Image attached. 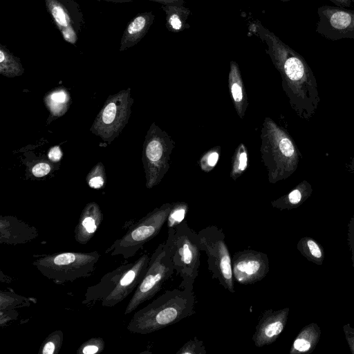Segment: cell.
Wrapping results in <instances>:
<instances>
[{
	"label": "cell",
	"mask_w": 354,
	"mask_h": 354,
	"mask_svg": "<svg viewBox=\"0 0 354 354\" xmlns=\"http://www.w3.org/2000/svg\"><path fill=\"white\" fill-rule=\"evenodd\" d=\"M198 245L207 257L208 270L214 279L231 293L235 292L232 269V257L225 243V236L216 225H209L198 232Z\"/></svg>",
	"instance_id": "obj_8"
},
{
	"label": "cell",
	"mask_w": 354,
	"mask_h": 354,
	"mask_svg": "<svg viewBox=\"0 0 354 354\" xmlns=\"http://www.w3.org/2000/svg\"><path fill=\"white\" fill-rule=\"evenodd\" d=\"M46 8L61 31L71 24V19L63 5L57 0H45Z\"/></svg>",
	"instance_id": "obj_24"
},
{
	"label": "cell",
	"mask_w": 354,
	"mask_h": 354,
	"mask_svg": "<svg viewBox=\"0 0 354 354\" xmlns=\"http://www.w3.org/2000/svg\"><path fill=\"white\" fill-rule=\"evenodd\" d=\"M195 304L193 289L179 288L166 290L134 313L127 330L142 335L159 330L192 316L195 313Z\"/></svg>",
	"instance_id": "obj_2"
},
{
	"label": "cell",
	"mask_w": 354,
	"mask_h": 354,
	"mask_svg": "<svg viewBox=\"0 0 354 354\" xmlns=\"http://www.w3.org/2000/svg\"><path fill=\"white\" fill-rule=\"evenodd\" d=\"M62 156V152L59 146L53 147L48 151V157L53 162H58Z\"/></svg>",
	"instance_id": "obj_35"
},
{
	"label": "cell",
	"mask_w": 354,
	"mask_h": 354,
	"mask_svg": "<svg viewBox=\"0 0 354 354\" xmlns=\"http://www.w3.org/2000/svg\"><path fill=\"white\" fill-rule=\"evenodd\" d=\"M172 203L156 207L133 224L106 251L111 256L121 255L124 259L133 257L143 245L158 234L166 223Z\"/></svg>",
	"instance_id": "obj_9"
},
{
	"label": "cell",
	"mask_w": 354,
	"mask_h": 354,
	"mask_svg": "<svg viewBox=\"0 0 354 354\" xmlns=\"http://www.w3.org/2000/svg\"><path fill=\"white\" fill-rule=\"evenodd\" d=\"M93 339L88 341V344H84V346L82 348H80V349L78 351L79 353L82 354H95L100 351V346L97 344L100 343H104V342H101L98 343L97 344H93Z\"/></svg>",
	"instance_id": "obj_32"
},
{
	"label": "cell",
	"mask_w": 354,
	"mask_h": 354,
	"mask_svg": "<svg viewBox=\"0 0 354 354\" xmlns=\"http://www.w3.org/2000/svg\"><path fill=\"white\" fill-rule=\"evenodd\" d=\"M315 31L327 39H354V10L323 5L317 8Z\"/></svg>",
	"instance_id": "obj_12"
},
{
	"label": "cell",
	"mask_w": 354,
	"mask_h": 354,
	"mask_svg": "<svg viewBox=\"0 0 354 354\" xmlns=\"http://www.w3.org/2000/svg\"><path fill=\"white\" fill-rule=\"evenodd\" d=\"M166 14V28L171 32H180L187 27V19L191 11L184 5H162Z\"/></svg>",
	"instance_id": "obj_19"
},
{
	"label": "cell",
	"mask_w": 354,
	"mask_h": 354,
	"mask_svg": "<svg viewBox=\"0 0 354 354\" xmlns=\"http://www.w3.org/2000/svg\"><path fill=\"white\" fill-rule=\"evenodd\" d=\"M166 241L171 247L174 271L182 279L179 288L193 289L200 266L198 232L184 220L177 225L174 235L167 236Z\"/></svg>",
	"instance_id": "obj_6"
},
{
	"label": "cell",
	"mask_w": 354,
	"mask_h": 354,
	"mask_svg": "<svg viewBox=\"0 0 354 354\" xmlns=\"http://www.w3.org/2000/svg\"><path fill=\"white\" fill-rule=\"evenodd\" d=\"M232 269L234 281L241 285L254 284L269 272L268 256L251 249L236 252L232 257Z\"/></svg>",
	"instance_id": "obj_13"
},
{
	"label": "cell",
	"mask_w": 354,
	"mask_h": 354,
	"mask_svg": "<svg viewBox=\"0 0 354 354\" xmlns=\"http://www.w3.org/2000/svg\"><path fill=\"white\" fill-rule=\"evenodd\" d=\"M280 1L286 2V1H289L290 0H280Z\"/></svg>",
	"instance_id": "obj_41"
},
{
	"label": "cell",
	"mask_w": 354,
	"mask_h": 354,
	"mask_svg": "<svg viewBox=\"0 0 354 354\" xmlns=\"http://www.w3.org/2000/svg\"><path fill=\"white\" fill-rule=\"evenodd\" d=\"M150 257L142 254L135 262L121 265L106 274L95 285L87 288L82 304L101 301L106 307L113 306L136 289L146 272Z\"/></svg>",
	"instance_id": "obj_4"
},
{
	"label": "cell",
	"mask_w": 354,
	"mask_h": 354,
	"mask_svg": "<svg viewBox=\"0 0 354 354\" xmlns=\"http://www.w3.org/2000/svg\"><path fill=\"white\" fill-rule=\"evenodd\" d=\"M102 219V212L97 203H88L83 209L75 230V238L86 244L93 236Z\"/></svg>",
	"instance_id": "obj_15"
},
{
	"label": "cell",
	"mask_w": 354,
	"mask_h": 354,
	"mask_svg": "<svg viewBox=\"0 0 354 354\" xmlns=\"http://www.w3.org/2000/svg\"><path fill=\"white\" fill-rule=\"evenodd\" d=\"M312 191V185L304 180L289 193L272 201L271 205L281 210L296 208L310 196Z\"/></svg>",
	"instance_id": "obj_18"
},
{
	"label": "cell",
	"mask_w": 354,
	"mask_h": 354,
	"mask_svg": "<svg viewBox=\"0 0 354 354\" xmlns=\"http://www.w3.org/2000/svg\"><path fill=\"white\" fill-rule=\"evenodd\" d=\"M264 41L266 53L281 77L283 91L297 115L307 121L316 113L320 97L315 76L306 59L259 21L250 27Z\"/></svg>",
	"instance_id": "obj_1"
},
{
	"label": "cell",
	"mask_w": 354,
	"mask_h": 354,
	"mask_svg": "<svg viewBox=\"0 0 354 354\" xmlns=\"http://www.w3.org/2000/svg\"><path fill=\"white\" fill-rule=\"evenodd\" d=\"M230 176L236 180L247 169L248 165V149L243 143H240L236 148L232 158Z\"/></svg>",
	"instance_id": "obj_22"
},
{
	"label": "cell",
	"mask_w": 354,
	"mask_h": 354,
	"mask_svg": "<svg viewBox=\"0 0 354 354\" xmlns=\"http://www.w3.org/2000/svg\"><path fill=\"white\" fill-rule=\"evenodd\" d=\"M207 351L203 341L194 337L185 342L176 352V354H206Z\"/></svg>",
	"instance_id": "obj_29"
},
{
	"label": "cell",
	"mask_w": 354,
	"mask_h": 354,
	"mask_svg": "<svg viewBox=\"0 0 354 354\" xmlns=\"http://www.w3.org/2000/svg\"><path fill=\"white\" fill-rule=\"evenodd\" d=\"M51 171V166L46 162L37 163L32 169V173L35 177H43Z\"/></svg>",
	"instance_id": "obj_31"
},
{
	"label": "cell",
	"mask_w": 354,
	"mask_h": 354,
	"mask_svg": "<svg viewBox=\"0 0 354 354\" xmlns=\"http://www.w3.org/2000/svg\"><path fill=\"white\" fill-rule=\"evenodd\" d=\"M100 257L97 252H60L40 257L33 265L44 277L55 283L62 284L89 277Z\"/></svg>",
	"instance_id": "obj_5"
},
{
	"label": "cell",
	"mask_w": 354,
	"mask_h": 354,
	"mask_svg": "<svg viewBox=\"0 0 354 354\" xmlns=\"http://www.w3.org/2000/svg\"><path fill=\"white\" fill-rule=\"evenodd\" d=\"M260 137L261 159L267 169L268 182L274 184L293 174L302 156L286 129L266 117Z\"/></svg>",
	"instance_id": "obj_3"
},
{
	"label": "cell",
	"mask_w": 354,
	"mask_h": 354,
	"mask_svg": "<svg viewBox=\"0 0 354 354\" xmlns=\"http://www.w3.org/2000/svg\"><path fill=\"white\" fill-rule=\"evenodd\" d=\"M344 330L350 348L354 353V330L349 325H346L344 326Z\"/></svg>",
	"instance_id": "obj_36"
},
{
	"label": "cell",
	"mask_w": 354,
	"mask_h": 354,
	"mask_svg": "<svg viewBox=\"0 0 354 354\" xmlns=\"http://www.w3.org/2000/svg\"><path fill=\"white\" fill-rule=\"evenodd\" d=\"M228 88L235 111L242 119L248 106V100L239 65L235 61L230 64Z\"/></svg>",
	"instance_id": "obj_17"
},
{
	"label": "cell",
	"mask_w": 354,
	"mask_h": 354,
	"mask_svg": "<svg viewBox=\"0 0 354 354\" xmlns=\"http://www.w3.org/2000/svg\"><path fill=\"white\" fill-rule=\"evenodd\" d=\"M336 6L348 8L351 6L354 0H329Z\"/></svg>",
	"instance_id": "obj_37"
},
{
	"label": "cell",
	"mask_w": 354,
	"mask_h": 354,
	"mask_svg": "<svg viewBox=\"0 0 354 354\" xmlns=\"http://www.w3.org/2000/svg\"><path fill=\"white\" fill-rule=\"evenodd\" d=\"M86 183L93 189H100L104 185L106 174L102 162H98L88 174Z\"/></svg>",
	"instance_id": "obj_27"
},
{
	"label": "cell",
	"mask_w": 354,
	"mask_h": 354,
	"mask_svg": "<svg viewBox=\"0 0 354 354\" xmlns=\"http://www.w3.org/2000/svg\"><path fill=\"white\" fill-rule=\"evenodd\" d=\"M318 337L314 326H308L304 328L294 340L290 353L295 354L309 351L316 345Z\"/></svg>",
	"instance_id": "obj_21"
},
{
	"label": "cell",
	"mask_w": 354,
	"mask_h": 354,
	"mask_svg": "<svg viewBox=\"0 0 354 354\" xmlns=\"http://www.w3.org/2000/svg\"><path fill=\"white\" fill-rule=\"evenodd\" d=\"M348 241L352 252V261L354 267V216L351 218L348 224Z\"/></svg>",
	"instance_id": "obj_34"
},
{
	"label": "cell",
	"mask_w": 354,
	"mask_h": 354,
	"mask_svg": "<svg viewBox=\"0 0 354 354\" xmlns=\"http://www.w3.org/2000/svg\"><path fill=\"white\" fill-rule=\"evenodd\" d=\"M155 16L152 12L138 14L126 27L120 41V51L137 44L147 34Z\"/></svg>",
	"instance_id": "obj_16"
},
{
	"label": "cell",
	"mask_w": 354,
	"mask_h": 354,
	"mask_svg": "<svg viewBox=\"0 0 354 354\" xmlns=\"http://www.w3.org/2000/svg\"><path fill=\"white\" fill-rule=\"evenodd\" d=\"M60 32L66 41L72 44H75L76 43L77 37L72 25L62 29Z\"/></svg>",
	"instance_id": "obj_33"
},
{
	"label": "cell",
	"mask_w": 354,
	"mask_h": 354,
	"mask_svg": "<svg viewBox=\"0 0 354 354\" xmlns=\"http://www.w3.org/2000/svg\"><path fill=\"white\" fill-rule=\"evenodd\" d=\"M161 3L162 5H184L185 0H151Z\"/></svg>",
	"instance_id": "obj_38"
},
{
	"label": "cell",
	"mask_w": 354,
	"mask_h": 354,
	"mask_svg": "<svg viewBox=\"0 0 354 354\" xmlns=\"http://www.w3.org/2000/svg\"><path fill=\"white\" fill-rule=\"evenodd\" d=\"M174 147L171 137L153 122L145 136L142 154L147 188L151 189L162 181L170 168Z\"/></svg>",
	"instance_id": "obj_7"
},
{
	"label": "cell",
	"mask_w": 354,
	"mask_h": 354,
	"mask_svg": "<svg viewBox=\"0 0 354 354\" xmlns=\"http://www.w3.org/2000/svg\"><path fill=\"white\" fill-rule=\"evenodd\" d=\"M106 1L113 2V3H125L132 1L133 0H104Z\"/></svg>",
	"instance_id": "obj_40"
},
{
	"label": "cell",
	"mask_w": 354,
	"mask_h": 354,
	"mask_svg": "<svg viewBox=\"0 0 354 354\" xmlns=\"http://www.w3.org/2000/svg\"><path fill=\"white\" fill-rule=\"evenodd\" d=\"M298 250L303 254V255H309L315 259H320L322 253L320 248L317 243L310 239H302L298 243Z\"/></svg>",
	"instance_id": "obj_28"
},
{
	"label": "cell",
	"mask_w": 354,
	"mask_h": 354,
	"mask_svg": "<svg viewBox=\"0 0 354 354\" xmlns=\"http://www.w3.org/2000/svg\"><path fill=\"white\" fill-rule=\"evenodd\" d=\"M189 209L188 204L185 202L173 203L167 219V236L174 235L178 225L185 220Z\"/></svg>",
	"instance_id": "obj_23"
},
{
	"label": "cell",
	"mask_w": 354,
	"mask_h": 354,
	"mask_svg": "<svg viewBox=\"0 0 354 354\" xmlns=\"http://www.w3.org/2000/svg\"><path fill=\"white\" fill-rule=\"evenodd\" d=\"M171 250L165 241L160 243L151 254L142 280L135 290L125 310L127 315L140 304L151 299L174 272Z\"/></svg>",
	"instance_id": "obj_10"
},
{
	"label": "cell",
	"mask_w": 354,
	"mask_h": 354,
	"mask_svg": "<svg viewBox=\"0 0 354 354\" xmlns=\"http://www.w3.org/2000/svg\"><path fill=\"white\" fill-rule=\"evenodd\" d=\"M68 102V95L66 91L58 90L51 92L46 99V103L52 113L54 115L62 113L66 111V104Z\"/></svg>",
	"instance_id": "obj_25"
},
{
	"label": "cell",
	"mask_w": 354,
	"mask_h": 354,
	"mask_svg": "<svg viewBox=\"0 0 354 354\" xmlns=\"http://www.w3.org/2000/svg\"><path fill=\"white\" fill-rule=\"evenodd\" d=\"M289 308L265 310L261 315L252 337L257 347L269 345L276 341L284 329Z\"/></svg>",
	"instance_id": "obj_14"
},
{
	"label": "cell",
	"mask_w": 354,
	"mask_h": 354,
	"mask_svg": "<svg viewBox=\"0 0 354 354\" xmlns=\"http://www.w3.org/2000/svg\"><path fill=\"white\" fill-rule=\"evenodd\" d=\"M133 103L130 88L110 95L95 118L91 131L110 144L127 124Z\"/></svg>",
	"instance_id": "obj_11"
},
{
	"label": "cell",
	"mask_w": 354,
	"mask_h": 354,
	"mask_svg": "<svg viewBox=\"0 0 354 354\" xmlns=\"http://www.w3.org/2000/svg\"><path fill=\"white\" fill-rule=\"evenodd\" d=\"M62 340V331H55L50 334L42 348V354H54L57 348L56 342Z\"/></svg>",
	"instance_id": "obj_30"
},
{
	"label": "cell",
	"mask_w": 354,
	"mask_h": 354,
	"mask_svg": "<svg viewBox=\"0 0 354 354\" xmlns=\"http://www.w3.org/2000/svg\"><path fill=\"white\" fill-rule=\"evenodd\" d=\"M24 69L18 57L13 55L8 49L0 45V73L7 77L21 75Z\"/></svg>",
	"instance_id": "obj_20"
},
{
	"label": "cell",
	"mask_w": 354,
	"mask_h": 354,
	"mask_svg": "<svg viewBox=\"0 0 354 354\" xmlns=\"http://www.w3.org/2000/svg\"><path fill=\"white\" fill-rule=\"evenodd\" d=\"M346 169L354 174V158H351L346 164H345Z\"/></svg>",
	"instance_id": "obj_39"
},
{
	"label": "cell",
	"mask_w": 354,
	"mask_h": 354,
	"mask_svg": "<svg viewBox=\"0 0 354 354\" xmlns=\"http://www.w3.org/2000/svg\"><path fill=\"white\" fill-rule=\"evenodd\" d=\"M221 154V147L216 146L205 151L200 158L198 165L202 171L210 172L216 165Z\"/></svg>",
	"instance_id": "obj_26"
}]
</instances>
